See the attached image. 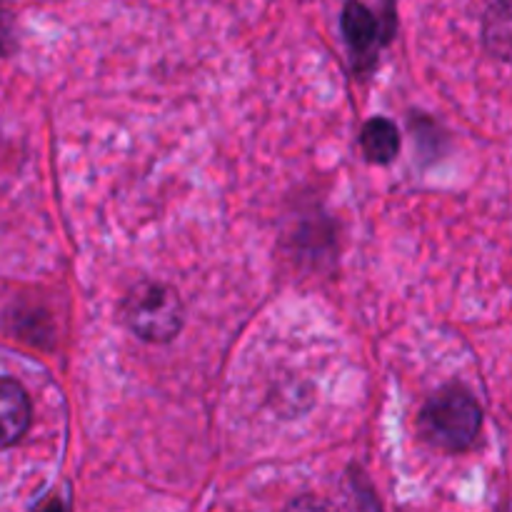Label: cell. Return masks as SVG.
Returning <instances> with one entry per match:
<instances>
[{"label":"cell","instance_id":"cell-3","mask_svg":"<svg viewBox=\"0 0 512 512\" xmlns=\"http://www.w3.org/2000/svg\"><path fill=\"white\" fill-rule=\"evenodd\" d=\"M340 28H343V38L353 53L355 70L358 75H365L368 70H373V65L378 63L380 48L395 33L393 0H388V10L380 18L360 0H345L343 13H340Z\"/></svg>","mask_w":512,"mask_h":512},{"label":"cell","instance_id":"cell-1","mask_svg":"<svg viewBox=\"0 0 512 512\" xmlns=\"http://www.w3.org/2000/svg\"><path fill=\"white\" fill-rule=\"evenodd\" d=\"M418 428L425 443L433 448L443 453H465L478 443L483 408L468 388L445 385L423 405Z\"/></svg>","mask_w":512,"mask_h":512},{"label":"cell","instance_id":"cell-6","mask_svg":"<svg viewBox=\"0 0 512 512\" xmlns=\"http://www.w3.org/2000/svg\"><path fill=\"white\" fill-rule=\"evenodd\" d=\"M483 45L495 58L512 63V0H495L485 10Z\"/></svg>","mask_w":512,"mask_h":512},{"label":"cell","instance_id":"cell-5","mask_svg":"<svg viewBox=\"0 0 512 512\" xmlns=\"http://www.w3.org/2000/svg\"><path fill=\"white\" fill-rule=\"evenodd\" d=\"M360 148L368 163L390 165L400 153V130L390 118H370L360 128Z\"/></svg>","mask_w":512,"mask_h":512},{"label":"cell","instance_id":"cell-4","mask_svg":"<svg viewBox=\"0 0 512 512\" xmlns=\"http://www.w3.org/2000/svg\"><path fill=\"white\" fill-rule=\"evenodd\" d=\"M0 410H3V448H13L23 440L30 425V400L23 385L13 378L0 383Z\"/></svg>","mask_w":512,"mask_h":512},{"label":"cell","instance_id":"cell-2","mask_svg":"<svg viewBox=\"0 0 512 512\" xmlns=\"http://www.w3.org/2000/svg\"><path fill=\"white\" fill-rule=\"evenodd\" d=\"M120 318L145 343H170L183 328V303L170 285L140 280L125 293Z\"/></svg>","mask_w":512,"mask_h":512}]
</instances>
